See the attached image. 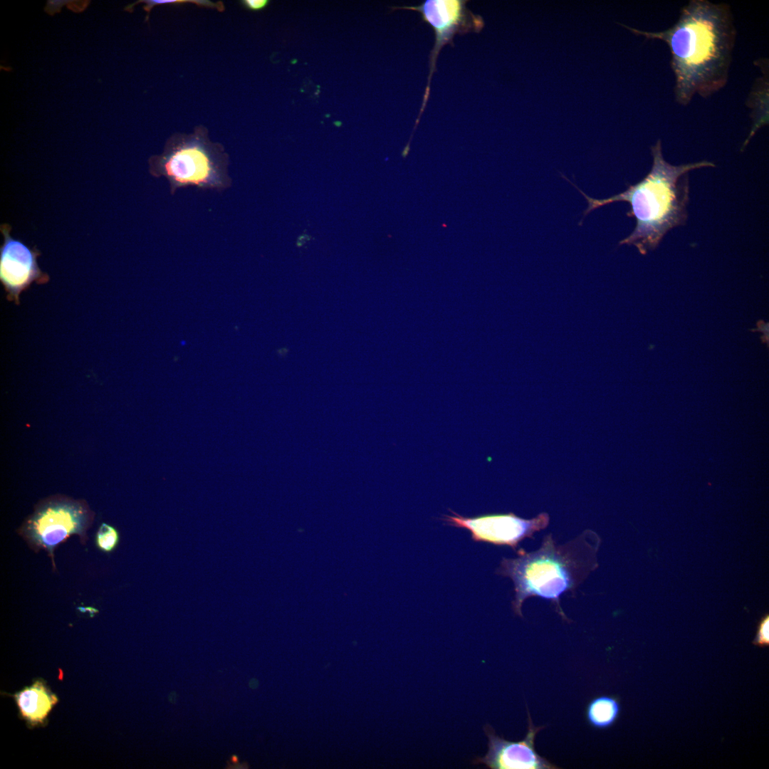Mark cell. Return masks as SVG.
<instances>
[{
  "label": "cell",
  "mask_w": 769,
  "mask_h": 769,
  "mask_svg": "<svg viewBox=\"0 0 769 769\" xmlns=\"http://www.w3.org/2000/svg\"><path fill=\"white\" fill-rule=\"evenodd\" d=\"M617 23L636 36L667 45L679 105L688 106L696 95L707 98L726 85L737 36L729 4L690 0L677 21L659 31Z\"/></svg>",
  "instance_id": "6da1fadb"
},
{
  "label": "cell",
  "mask_w": 769,
  "mask_h": 769,
  "mask_svg": "<svg viewBox=\"0 0 769 769\" xmlns=\"http://www.w3.org/2000/svg\"><path fill=\"white\" fill-rule=\"evenodd\" d=\"M651 153L653 163L649 172L638 183L629 185L624 192L598 199L587 196L579 189L588 204L584 211L585 216L613 202H627L630 204L631 210L627 215L635 218L636 226L619 245H633L642 255L655 249L669 231L686 224L689 200V172L703 167H716L713 162L707 160L671 164L663 157L660 140L651 147Z\"/></svg>",
  "instance_id": "7a4b0ae2"
},
{
  "label": "cell",
  "mask_w": 769,
  "mask_h": 769,
  "mask_svg": "<svg viewBox=\"0 0 769 769\" xmlns=\"http://www.w3.org/2000/svg\"><path fill=\"white\" fill-rule=\"evenodd\" d=\"M600 544V536L591 530L564 544H558L548 534L538 550L527 552L519 548L517 558H503L496 573L513 582L515 595L511 604L514 613L522 617L523 603L536 596L548 600L562 619L568 620L561 607V597L567 592L575 594L598 567Z\"/></svg>",
  "instance_id": "3957f363"
},
{
  "label": "cell",
  "mask_w": 769,
  "mask_h": 769,
  "mask_svg": "<svg viewBox=\"0 0 769 769\" xmlns=\"http://www.w3.org/2000/svg\"><path fill=\"white\" fill-rule=\"evenodd\" d=\"M228 165L221 150L197 133L172 140L162 155L150 159L149 172L167 181L171 194L189 187L222 192L233 184Z\"/></svg>",
  "instance_id": "277c9868"
},
{
  "label": "cell",
  "mask_w": 769,
  "mask_h": 769,
  "mask_svg": "<svg viewBox=\"0 0 769 769\" xmlns=\"http://www.w3.org/2000/svg\"><path fill=\"white\" fill-rule=\"evenodd\" d=\"M94 516L85 501L55 495L36 504L18 533L34 552L45 550L55 570L56 548L72 535H77L80 543L85 544Z\"/></svg>",
  "instance_id": "5b68a950"
},
{
  "label": "cell",
  "mask_w": 769,
  "mask_h": 769,
  "mask_svg": "<svg viewBox=\"0 0 769 769\" xmlns=\"http://www.w3.org/2000/svg\"><path fill=\"white\" fill-rule=\"evenodd\" d=\"M465 0H426L418 6L394 7L393 9H407L417 11L424 21L429 24L434 32V44L429 55V73L419 113L409 139L412 142L414 132L428 102L431 77L436 68L439 53L446 44L453 46L456 34L479 33L485 23L481 16L474 14L466 7Z\"/></svg>",
  "instance_id": "8992f818"
},
{
  "label": "cell",
  "mask_w": 769,
  "mask_h": 769,
  "mask_svg": "<svg viewBox=\"0 0 769 769\" xmlns=\"http://www.w3.org/2000/svg\"><path fill=\"white\" fill-rule=\"evenodd\" d=\"M449 511L453 515H445L442 520L449 525L469 530L474 541L508 545L514 550L519 543L525 538H533L536 532L547 528L550 522L547 513L525 519L513 513L469 518Z\"/></svg>",
  "instance_id": "52a82bcc"
},
{
  "label": "cell",
  "mask_w": 769,
  "mask_h": 769,
  "mask_svg": "<svg viewBox=\"0 0 769 769\" xmlns=\"http://www.w3.org/2000/svg\"><path fill=\"white\" fill-rule=\"evenodd\" d=\"M0 231L4 241L0 248V281L9 301L20 303V295L33 283L45 284L49 276L38 266L37 258L41 252L30 248L11 235V227L3 224Z\"/></svg>",
  "instance_id": "ba28073f"
},
{
  "label": "cell",
  "mask_w": 769,
  "mask_h": 769,
  "mask_svg": "<svg viewBox=\"0 0 769 769\" xmlns=\"http://www.w3.org/2000/svg\"><path fill=\"white\" fill-rule=\"evenodd\" d=\"M528 729L519 741H510L496 734L488 725L484 726L488 739V750L485 756L477 757L474 764H484L491 769H555L558 768L541 757L535 749V738L544 727H535L528 711Z\"/></svg>",
  "instance_id": "9c48e42d"
},
{
  "label": "cell",
  "mask_w": 769,
  "mask_h": 769,
  "mask_svg": "<svg viewBox=\"0 0 769 769\" xmlns=\"http://www.w3.org/2000/svg\"><path fill=\"white\" fill-rule=\"evenodd\" d=\"M14 698L21 716L31 726L42 724L58 701L42 680L35 681L16 694Z\"/></svg>",
  "instance_id": "30bf717a"
},
{
  "label": "cell",
  "mask_w": 769,
  "mask_h": 769,
  "mask_svg": "<svg viewBox=\"0 0 769 769\" xmlns=\"http://www.w3.org/2000/svg\"><path fill=\"white\" fill-rule=\"evenodd\" d=\"M758 66L762 75L755 80L747 99V107L751 110L750 115L752 127L748 137L742 145L743 151L756 132L768 124V61L759 59Z\"/></svg>",
  "instance_id": "8fae6325"
},
{
  "label": "cell",
  "mask_w": 769,
  "mask_h": 769,
  "mask_svg": "<svg viewBox=\"0 0 769 769\" xmlns=\"http://www.w3.org/2000/svg\"><path fill=\"white\" fill-rule=\"evenodd\" d=\"M620 709V703L617 698L600 696L593 699L587 706L586 718L592 727L606 729L615 723Z\"/></svg>",
  "instance_id": "7c38bea8"
},
{
  "label": "cell",
  "mask_w": 769,
  "mask_h": 769,
  "mask_svg": "<svg viewBox=\"0 0 769 769\" xmlns=\"http://www.w3.org/2000/svg\"><path fill=\"white\" fill-rule=\"evenodd\" d=\"M119 540V533L113 525L102 523L98 527L95 534V544L103 553H112L117 548Z\"/></svg>",
  "instance_id": "4fadbf2b"
},
{
  "label": "cell",
  "mask_w": 769,
  "mask_h": 769,
  "mask_svg": "<svg viewBox=\"0 0 769 769\" xmlns=\"http://www.w3.org/2000/svg\"><path fill=\"white\" fill-rule=\"evenodd\" d=\"M753 644L758 647L769 645V615H764L760 620Z\"/></svg>",
  "instance_id": "5bb4252c"
},
{
  "label": "cell",
  "mask_w": 769,
  "mask_h": 769,
  "mask_svg": "<svg viewBox=\"0 0 769 769\" xmlns=\"http://www.w3.org/2000/svg\"><path fill=\"white\" fill-rule=\"evenodd\" d=\"M244 4L251 10H259L265 7L268 3L266 0H245Z\"/></svg>",
  "instance_id": "9a60e30c"
},
{
  "label": "cell",
  "mask_w": 769,
  "mask_h": 769,
  "mask_svg": "<svg viewBox=\"0 0 769 769\" xmlns=\"http://www.w3.org/2000/svg\"><path fill=\"white\" fill-rule=\"evenodd\" d=\"M310 239H312V237L310 235L306 234L305 233H304V234H303L302 235H300V236H299L298 237L297 241H301L307 242V241H310Z\"/></svg>",
  "instance_id": "2e32d148"
}]
</instances>
